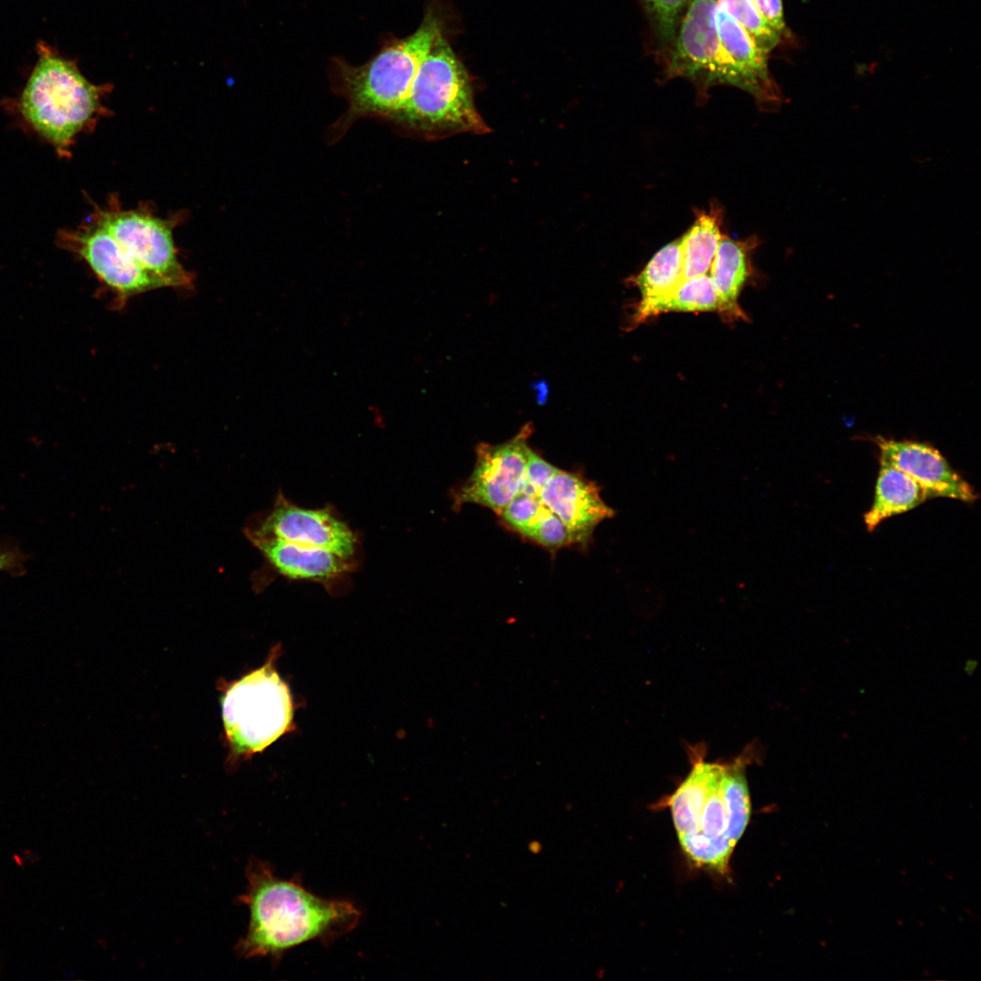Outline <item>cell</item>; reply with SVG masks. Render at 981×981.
<instances>
[{
  "instance_id": "6da1fadb",
  "label": "cell",
  "mask_w": 981,
  "mask_h": 981,
  "mask_svg": "<svg viewBox=\"0 0 981 981\" xmlns=\"http://www.w3.org/2000/svg\"><path fill=\"white\" fill-rule=\"evenodd\" d=\"M755 747L730 762H706L703 744L689 746L691 770L665 806L670 809L679 845L698 867L726 874L750 817L746 766Z\"/></svg>"
},
{
  "instance_id": "7a4b0ae2",
  "label": "cell",
  "mask_w": 981,
  "mask_h": 981,
  "mask_svg": "<svg viewBox=\"0 0 981 981\" xmlns=\"http://www.w3.org/2000/svg\"><path fill=\"white\" fill-rule=\"evenodd\" d=\"M245 874L246 891L239 901L248 907L250 921L234 948L242 958L280 960L289 949L309 941L329 945L359 923L361 912L352 902L318 897L297 876L290 880L276 877L267 862L251 858Z\"/></svg>"
},
{
  "instance_id": "3957f363",
  "label": "cell",
  "mask_w": 981,
  "mask_h": 981,
  "mask_svg": "<svg viewBox=\"0 0 981 981\" xmlns=\"http://www.w3.org/2000/svg\"><path fill=\"white\" fill-rule=\"evenodd\" d=\"M104 90L90 83L73 61L42 45L18 109L30 128L65 157L77 135L102 115Z\"/></svg>"
},
{
  "instance_id": "277c9868",
  "label": "cell",
  "mask_w": 981,
  "mask_h": 981,
  "mask_svg": "<svg viewBox=\"0 0 981 981\" xmlns=\"http://www.w3.org/2000/svg\"><path fill=\"white\" fill-rule=\"evenodd\" d=\"M281 646L265 663L239 679L220 683L222 718L230 768L295 729V703L276 664Z\"/></svg>"
},
{
  "instance_id": "5b68a950",
  "label": "cell",
  "mask_w": 981,
  "mask_h": 981,
  "mask_svg": "<svg viewBox=\"0 0 981 981\" xmlns=\"http://www.w3.org/2000/svg\"><path fill=\"white\" fill-rule=\"evenodd\" d=\"M395 120L430 136L488 132L468 74L441 34L423 58Z\"/></svg>"
},
{
  "instance_id": "8992f818",
  "label": "cell",
  "mask_w": 981,
  "mask_h": 981,
  "mask_svg": "<svg viewBox=\"0 0 981 981\" xmlns=\"http://www.w3.org/2000/svg\"><path fill=\"white\" fill-rule=\"evenodd\" d=\"M441 34L438 19L427 14L409 36L385 47L361 66L346 67L342 81L352 114L395 119L408 99L423 58Z\"/></svg>"
},
{
  "instance_id": "52a82bcc",
  "label": "cell",
  "mask_w": 981,
  "mask_h": 981,
  "mask_svg": "<svg viewBox=\"0 0 981 981\" xmlns=\"http://www.w3.org/2000/svg\"><path fill=\"white\" fill-rule=\"evenodd\" d=\"M717 0H690L669 50L661 58L666 79L683 77L704 94L714 85L745 89L717 28Z\"/></svg>"
},
{
  "instance_id": "ba28073f",
  "label": "cell",
  "mask_w": 981,
  "mask_h": 981,
  "mask_svg": "<svg viewBox=\"0 0 981 981\" xmlns=\"http://www.w3.org/2000/svg\"><path fill=\"white\" fill-rule=\"evenodd\" d=\"M90 217L164 287L192 286L193 275L178 259L173 234L175 218H161L145 209L122 210L116 201L106 207L95 206Z\"/></svg>"
},
{
  "instance_id": "9c48e42d",
  "label": "cell",
  "mask_w": 981,
  "mask_h": 981,
  "mask_svg": "<svg viewBox=\"0 0 981 981\" xmlns=\"http://www.w3.org/2000/svg\"><path fill=\"white\" fill-rule=\"evenodd\" d=\"M249 540L274 539L303 547L333 551L356 559L360 546L357 533L326 505L307 509L292 503L279 490L272 506L244 529Z\"/></svg>"
},
{
  "instance_id": "30bf717a",
  "label": "cell",
  "mask_w": 981,
  "mask_h": 981,
  "mask_svg": "<svg viewBox=\"0 0 981 981\" xmlns=\"http://www.w3.org/2000/svg\"><path fill=\"white\" fill-rule=\"evenodd\" d=\"M532 430L529 422L505 442L477 445L473 471L453 492L455 508L475 503L498 515L502 512L524 484L528 439Z\"/></svg>"
},
{
  "instance_id": "8fae6325",
  "label": "cell",
  "mask_w": 981,
  "mask_h": 981,
  "mask_svg": "<svg viewBox=\"0 0 981 981\" xmlns=\"http://www.w3.org/2000/svg\"><path fill=\"white\" fill-rule=\"evenodd\" d=\"M57 240L61 247L85 262L96 278L122 304L136 295L164 288L103 225L90 216L74 229L60 231Z\"/></svg>"
},
{
  "instance_id": "7c38bea8",
  "label": "cell",
  "mask_w": 981,
  "mask_h": 981,
  "mask_svg": "<svg viewBox=\"0 0 981 981\" xmlns=\"http://www.w3.org/2000/svg\"><path fill=\"white\" fill-rule=\"evenodd\" d=\"M879 462L893 466L916 481L928 498L945 497L972 503L978 498L975 488L948 463L930 443L876 436Z\"/></svg>"
},
{
  "instance_id": "4fadbf2b",
  "label": "cell",
  "mask_w": 981,
  "mask_h": 981,
  "mask_svg": "<svg viewBox=\"0 0 981 981\" xmlns=\"http://www.w3.org/2000/svg\"><path fill=\"white\" fill-rule=\"evenodd\" d=\"M250 541L275 574L290 580L320 584L332 595L346 588L357 567L356 559L323 549L303 547L274 539H254Z\"/></svg>"
},
{
  "instance_id": "5bb4252c",
  "label": "cell",
  "mask_w": 981,
  "mask_h": 981,
  "mask_svg": "<svg viewBox=\"0 0 981 981\" xmlns=\"http://www.w3.org/2000/svg\"><path fill=\"white\" fill-rule=\"evenodd\" d=\"M540 499L567 527L573 544L587 545L596 527L613 515L597 484L578 472L558 469Z\"/></svg>"
},
{
  "instance_id": "9a60e30c",
  "label": "cell",
  "mask_w": 981,
  "mask_h": 981,
  "mask_svg": "<svg viewBox=\"0 0 981 981\" xmlns=\"http://www.w3.org/2000/svg\"><path fill=\"white\" fill-rule=\"evenodd\" d=\"M716 23L720 42L744 81V91L762 105L778 102V88L768 69L769 54L718 5Z\"/></svg>"
},
{
  "instance_id": "2e32d148",
  "label": "cell",
  "mask_w": 981,
  "mask_h": 981,
  "mask_svg": "<svg viewBox=\"0 0 981 981\" xmlns=\"http://www.w3.org/2000/svg\"><path fill=\"white\" fill-rule=\"evenodd\" d=\"M748 243L723 237L710 265L718 297V311L728 320L746 319L738 299L750 272Z\"/></svg>"
},
{
  "instance_id": "e0dca14e",
  "label": "cell",
  "mask_w": 981,
  "mask_h": 981,
  "mask_svg": "<svg viewBox=\"0 0 981 981\" xmlns=\"http://www.w3.org/2000/svg\"><path fill=\"white\" fill-rule=\"evenodd\" d=\"M928 496L911 477L898 469L880 463L874 502L864 515L870 532L886 519L908 511L923 503Z\"/></svg>"
},
{
  "instance_id": "ac0fdd59",
  "label": "cell",
  "mask_w": 981,
  "mask_h": 981,
  "mask_svg": "<svg viewBox=\"0 0 981 981\" xmlns=\"http://www.w3.org/2000/svg\"><path fill=\"white\" fill-rule=\"evenodd\" d=\"M723 213L711 204L707 211L696 213V219L682 238L683 280L706 274L710 268L721 233Z\"/></svg>"
},
{
  "instance_id": "d6986e66",
  "label": "cell",
  "mask_w": 981,
  "mask_h": 981,
  "mask_svg": "<svg viewBox=\"0 0 981 981\" xmlns=\"http://www.w3.org/2000/svg\"><path fill=\"white\" fill-rule=\"evenodd\" d=\"M718 309V297L710 276L701 274L683 280L664 297L638 304L631 321L635 324L662 312H700Z\"/></svg>"
},
{
  "instance_id": "ffe728a7",
  "label": "cell",
  "mask_w": 981,
  "mask_h": 981,
  "mask_svg": "<svg viewBox=\"0 0 981 981\" xmlns=\"http://www.w3.org/2000/svg\"><path fill=\"white\" fill-rule=\"evenodd\" d=\"M632 281L640 292L639 304L653 302L675 290L683 281L682 238L659 249Z\"/></svg>"
},
{
  "instance_id": "44dd1931",
  "label": "cell",
  "mask_w": 981,
  "mask_h": 981,
  "mask_svg": "<svg viewBox=\"0 0 981 981\" xmlns=\"http://www.w3.org/2000/svg\"><path fill=\"white\" fill-rule=\"evenodd\" d=\"M690 0H639L647 15L655 41L656 52L662 58L669 50Z\"/></svg>"
},
{
  "instance_id": "7402d4cb",
  "label": "cell",
  "mask_w": 981,
  "mask_h": 981,
  "mask_svg": "<svg viewBox=\"0 0 981 981\" xmlns=\"http://www.w3.org/2000/svg\"><path fill=\"white\" fill-rule=\"evenodd\" d=\"M727 12L767 54H770L783 39L765 21L751 0H717Z\"/></svg>"
},
{
  "instance_id": "603a6c76",
  "label": "cell",
  "mask_w": 981,
  "mask_h": 981,
  "mask_svg": "<svg viewBox=\"0 0 981 981\" xmlns=\"http://www.w3.org/2000/svg\"><path fill=\"white\" fill-rule=\"evenodd\" d=\"M548 510L540 497L519 492L500 516L510 528L530 539Z\"/></svg>"
},
{
  "instance_id": "cb8c5ba5",
  "label": "cell",
  "mask_w": 981,
  "mask_h": 981,
  "mask_svg": "<svg viewBox=\"0 0 981 981\" xmlns=\"http://www.w3.org/2000/svg\"><path fill=\"white\" fill-rule=\"evenodd\" d=\"M530 540L550 550L573 544L567 527L550 509L539 521Z\"/></svg>"
},
{
  "instance_id": "d4e9b609",
  "label": "cell",
  "mask_w": 981,
  "mask_h": 981,
  "mask_svg": "<svg viewBox=\"0 0 981 981\" xmlns=\"http://www.w3.org/2000/svg\"><path fill=\"white\" fill-rule=\"evenodd\" d=\"M558 471L530 448L528 451L524 484L520 492L540 497L545 483Z\"/></svg>"
},
{
  "instance_id": "484cf974",
  "label": "cell",
  "mask_w": 981,
  "mask_h": 981,
  "mask_svg": "<svg viewBox=\"0 0 981 981\" xmlns=\"http://www.w3.org/2000/svg\"><path fill=\"white\" fill-rule=\"evenodd\" d=\"M751 1L767 24L781 36L784 42L791 37L784 18L782 0Z\"/></svg>"
},
{
  "instance_id": "4316f807",
  "label": "cell",
  "mask_w": 981,
  "mask_h": 981,
  "mask_svg": "<svg viewBox=\"0 0 981 981\" xmlns=\"http://www.w3.org/2000/svg\"><path fill=\"white\" fill-rule=\"evenodd\" d=\"M24 554L13 549L0 552V571H12L22 567Z\"/></svg>"
}]
</instances>
